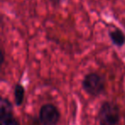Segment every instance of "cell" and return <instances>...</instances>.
<instances>
[{"instance_id": "7a4b0ae2", "label": "cell", "mask_w": 125, "mask_h": 125, "mask_svg": "<svg viewBox=\"0 0 125 125\" xmlns=\"http://www.w3.org/2000/svg\"><path fill=\"white\" fill-rule=\"evenodd\" d=\"M105 83L102 76L96 73H91L85 76L82 81L83 89L91 95L97 96L105 90Z\"/></svg>"}, {"instance_id": "5b68a950", "label": "cell", "mask_w": 125, "mask_h": 125, "mask_svg": "<svg viewBox=\"0 0 125 125\" xmlns=\"http://www.w3.org/2000/svg\"><path fill=\"white\" fill-rule=\"evenodd\" d=\"M13 116V106L11 102L6 98H2L0 102V119Z\"/></svg>"}, {"instance_id": "52a82bcc", "label": "cell", "mask_w": 125, "mask_h": 125, "mask_svg": "<svg viewBox=\"0 0 125 125\" xmlns=\"http://www.w3.org/2000/svg\"><path fill=\"white\" fill-rule=\"evenodd\" d=\"M0 120H1V125H20L19 122L13 117V116H10V117L0 119Z\"/></svg>"}, {"instance_id": "8992f818", "label": "cell", "mask_w": 125, "mask_h": 125, "mask_svg": "<svg viewBox=\"0 0 125 125\" xmlns=\"http://www.w3.org/2000/svg\"><path fill=\"white\" fill-rule=\"evenodd\" d=\"M24 95H25V89H24L23 86L20 83H17L14 89V97H15V105H22L24 100Z\"/></svg>"}, {"instance_id": "3957f363", "label": "cell", "mask_w": 125, "mask_h": 125, "mask_svg": "<svg viewBox=\"0 0 125 125\" xmlns=\"http://www.w3.org/2000/svg\"><path fill=\"white\" fill-rule=\"evenodd\" d=\"M39 119L42 125H56L60 119V112L52 104H45L40 108Z\"/></svg>"}, {"instance_id": "ba28073f", "label": "cell", "mask_w": 125, "mask_h": 125, "mask_svg": "<svg viewBox=\"0 0 125 125\" xmlns=\"http://www.w3.org/2000/svg\"><path fill=\"white\" fill-rule=\"evenodd\" d=\"M50 1L54 7H57V6H60L64 0H50Z\"/></svg>"}, {"instance_id": "6da1fadb", "label": "cell", "mask_w": 125, "mask_h": 125, "mask_svg": "<svg viewBox=\"0 0 125 125\" xmlns=\"http://www.w3.org/2000/svg\"><path fill=\"white\" fill-rule=\"evenodd\" d=\"M100 125H117L120 120V110L117 104L106 101L102 104L98 112Z\"/></svg>"}, {"instance_id": "277c9868", "label": "cell", "mask_w": 125, "mask_h": 125, "mask_svg": "<svg viewBox=\"0 0 125 125\" xmlns=\"http://www.w3.org/2000/svg\"><path fill=\"white\" fill-rule=\"evenodd\" d=\"M109 38L111 43L117 47H122L125 44V33L118 27L109 31Z\"/></svg>"}]
</instances>
